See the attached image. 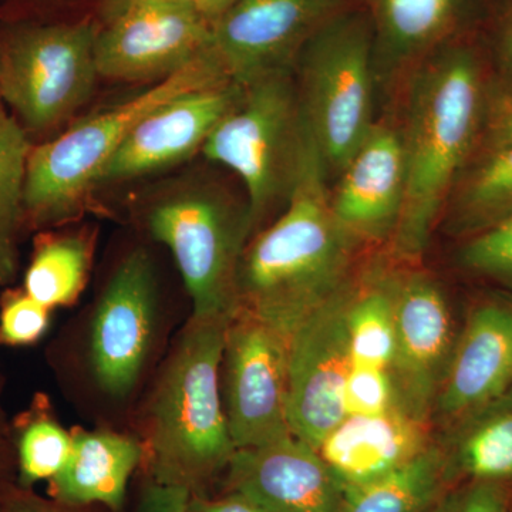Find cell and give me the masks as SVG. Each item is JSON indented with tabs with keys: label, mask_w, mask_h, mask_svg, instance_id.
I'll return each instance as SVG.
<instances>
[{
	"label": "cell",
	"mask_w": 512,
	"mask_h": 512,
	"mask_svg": "<svg viewBox=\"0 0 512 512\" xmlns=\"http://www.w3.org/2000/svg\"><path fill=\"white\" fill-rule=\"evenodd\" d=\"M441 441L451 484L512 485V389L448 424Z\"/></svg>",
	"instance_id": "obj_22"
},
{
	"label": "cell",
	"mask_w": 512,
	"mask_h": 512,
	"mask_svg": "<svg viewBox=\"0 0 512 512\" xmlns=\"http://www.w3.org/2000/svg\"><path fill=\"white\" fill-rule=\"evenodd\" d=\"M458 333L443 286L429 272L400 264L396 340L390 375L397 407L429 424L453 359Z\"/></svg>",
	"instance_id": "obj_11"
},
{
	"label": "cell",
	"mask_w": 512,
	"mask_h": 512,
	"mask_svg": "<svg viewBox=\"0 0 512 512\" xmlns=\"http://www.w3.org/2000/svg\"><path fill=\"white\" fill-rule=\"evenodd\" d=\"M312 146L293 69H286L242 86L237 103L201 151L241 178L249 225L256 234L274 212L284 210Z\"/></svg>",
	"instance_id": "obj_5"
},
{
	"label": "cell",
	"mask_w": 512,
	"mask_h": 512,
	"mask_svg": "<svg viewBox=\"0 0 512 512\" xmlns=\"http://www.w3.org/2000/svg\"><path fill=\"white\" fill-rule=\"evenodd\" d=\"M303 117L329 184L370 128L379 100L369 19L348 6L320 26L293 64Z\"/></svg>",
	"instance_id": "obj_6"
},
{
	"label": "cell",
	"mask_w": 512,
	"mask_h": 512,
	"mask_svg": "<svg viewBox=\"0 0 512 512\" xmlns=\"http://www.w3.org/2000/svg\"><path fill=\"white\" fill-rule=\"evenodd\" d=\"M222 82L232 80L214 50L208 49L180 72L32 148L26 171L25 214L36 224L69 220L83 207L104 167L141 119L178 94Z\"/></svg>",
	"instance_id": "obj_4"
},
{
	"label": "cell",
	"mask_w": 512,
	"mask_h": 512,
	"mask_svg": "<svg viewBox=\"0 0 512 512\" xmlns=\"http://www.w3.org/2000/svg\"><path fill=\"white\" fill-rule=\"evenodd\" d=\"M73 450L70 436L56 421H29L19 437L20 477L25 484L52 480L66 466Z\"/></svg>",
	"instance_id": "obj_27"
},
{
	"label": "cell",
	"mask_w": 512,
	"mask_h": 512,
	"mask_svg": "<svg viewBox=\"0 0 512 512\" xmlns=\"http://www.w3.org/2000/svg\"><path fill=\"white\" fill-rule=\"evenodd\" d=\"M512 217V147L480 151L454 184L440 224L467 239Z\"/></svg>",
	"instance_id": "obj_23"
},
{
	"label": "cell",
	"mask_w": 512,
	"mask_h": 512,
	"mask_svg": "<svg viewBox=\"0 0 512 512\" xmlns=\"http://www.w3.org/2000/svg\"><path fill=\"white\" fill-rule=\"evenodd\" d=\"M141 458L143 447L130 437L109 431L76 434L69 461L50 480L53 494L70 505L96 503L119 510Z\"/></svg>",
	"instance_id": "obj_21"
},
{
	"label": "cell",
	"mask_w": 512,
	"mask_h": 512,
	"mask_svg": "<svg viewBox=\"0 0 512 512\" xmlns=\"http://www.w3.org/2000/svg\"><path fill=\"white\" fill-rule=\"evenodd\" d=\"M157 325L156 271L143 249L128 254L104 289L90 329L94 380L111 397H126L143 375Z\"/></svg>",
	"instance_id": "obj_13"
},
{
	"label": "cell",
	"mask_w": 512,
	"mask_h": 512,
	"mask_svg": "<svg viewBox=\"0 0 512 512\" xmlns=\"http://www.w3.org/2000/svg\"><path fill=\"white\" fill-rule=\"evenodd\" d=\"M508 147H512V72H490L477 153Z\"/></svg>",
	"instance_id": "obj_30"
},
{
	"label": "cell",
	"mask_w": 512,
	"mask_h": 512,
	"mask_svg": "<svg viewBox=\"0 0 512 512\" xmlns=\"http://www.w3.org/2000/svg\"><path fill=\"white\" fill-rule=\"evenodd\" d=\"M511 512H512V507H511Z\"/></svg>",
	"instance_id": "obj_40"
},
{
	"label": "cell",
	"mask_w": 512,
	"mask_h": 512,
	"mask_svg": "<svg viewBox=\"0 0 512 512\" xmlns=\"http://www.w3.org/2000/svg\"><path fill=\"white\" fill-rule=\"evenodd\" d=\"M512 389V301L490 298L471 309L434 413L453 423Z\"/></svg>",
	"instance_id": "obj_19"
},
{
	"label": "cell",
	"mask_w": 512,
	"mask_h": 512,
	"mask_svg": "<svg viewBox=\"0 0 512 512\" xmlns=\"http://www.w3.org/2000/svg\"><path fill=\"white\" fill-rule=\"evenodd\" d=\"M157 242L173 254L192 316L232 318L238 311V269L251 237L247 202L215 192H184L157 202L147 217Z\"/></svg>",
	"instance_id": "obj_7"
},
{
	"label": "cell",
	"mask_w": 512,
	"mask_h": 512,
	"mask_svg": "<svg viewBox=\"0 0 512 512\" xmlns=\"http://www.w3.org/2000/svg\"><path fill=\"white\" fill-rule=\"evenodd\" d=\"M92 22L16 33L0 50L2 97L26 128L59 126L89 99L99 72Z\"/></svg>",
	"instance_id": "obj_8"
},
{
	"label": "cell",
	"mask_w": 512,
	"mask_h": 512,
	"mask_svg": "<svg viewBox=\"0 0 512 512\" xmlns=\"http://www.w3.org/2000/svg\"><path fill=\"white\" fill-rule=\"evenodd\" d=\"M8 512H59L35 500H19L10 505Z\"/></svg>",
	"instance_id": "obj_37"
},
{
	"label": "cell",
	"mask_w": 512,
	"mask_h": 512,
	"mask_svg": "<svg viewBox=\"0 0 512 512\" xmlns=\"http://www.w3.org/2000/svg\"><path fill=\"white\" fill-rule=\"evenodd\" d=\"M188 512H268L245 495L234 493L217 501L191 500Z\"/></svg>",
	"instance_id": "obj_35"
},
{
	"label": "cell",
	"mask_w": 512,
	"mask_h": 512,
	"mask_svg": "<svg viewBox=\"0 0 512 512\" xmlns=\"http://www.w3.org/2000/svg\"><path fill=\"white\" fill-rule=\"evenodd\" d=\"M431 443L427 424L396 407L375 416H345L316 450L348 490L387 476Z\"/></svg>",
	"instance_id": "obj_20"
},
{
	"label": "cell",
	"mask_w": 512,
	"mask_h": 512,
	"mask_svg": "<svg viewBox=\"0 0 512 512\" xmlns=\"http://www.w3.org/2000/svg\"><path fill=\"white\" fill-rule=\"evenodd\" d=\"M451 485L443 448L431 443L387 476L345 490L342 512H431Z\"/></svg>",
	"instance_id": "obj_24"
},
{
	"label": "cell",
	"mask_w": 512,
	"mask_h": 512,
	"mask_svg": "<svg viewBox=\"0 0 512 512\" xmlns=\"http://www.w3.org/2000/svg\"><path fill=\"white\" fill-rule=\"evenodd\" d=\"M362 262V261H360ZM357 269V268H356ZM355 274L286 340V406L293 437L318 448L345 419L350 369L349 309Z\"/></svg>",
	"instance_id": "obj_9"
},
{
	"label": "cell",
	"mask_w": 512,
	"mask_h": 512,
	"mask_svg": "<svg viewBox=\"0 0 512 512\" xmlns=\"http://www.w3.org/2000/svg\"><path fill=\"white\" fill-rule=\"evenodd\" d=\"M177 2L185 3V5H190L192 6V8H195L198 10V12H200L202 0H177Z\"/></svg>",
	"instance_id": "obj_38"
},
{
	"label": "cell",
	"mask_w": 512,
	"mask_h": 512,
	"mask_svg": "<svg viewBox=\"0 0 512 512\" xmlns=\"http://www.w3.org/2000/svg\"><path fill=\"white\" fill-rule=\"evenodd\" d=\"M92 264L87 239H49L37 248L25 275V293L47 309L70 305L83 291Z\"/></svg>",
	"instance_id": "obj_25"
},
{
	"label": "cell",
	"mask_w": 512,
	"mask_h": 512,
	"mask_svg": "<svg viewBox=\"0 0 512 512\" xmlns=\"http://www.w3.org/2000/svg\"><path fill=\"white\" fill-rule=\"evenodd\" d=\"M343 399L346 416H375L396 409V389L390 370L352 366Z\"/></svg>",
	"instance_id": "obj_29"
},
{
	"label": "cell",
	"mask_w": 512,
	"mask_h": 512,
	"mask_svg": "<svg viewBox=\"0 0 512 512\" xmlns=\"http://www.w3.org/2000/svg\"><path fill=\"white\" fill-rule=\"evenodd\" d=\"M457 262L468 274L512 289V217L463 239Z\"/></svg>",
	"instance_id": "obj_28"
},
{
	"label": "cell",
	"mask_w": 512,
	"mask_h": 512,
	"mask_svg": "<svg viewBox=\"0 0 512 512\" xmlns=\"http://www.w3.org/2000/svg\"><path fill=\"white\" fill-rule=\"evenodd\" d=\"M363 252L333 215L329 180L313 143L284 210L242 252L238 309L258 316L288 339L309 313L352 278Z\"/></svg>",
	"instance_id": "obj_2"
},
{
	"label": "cell",
	"mask_w": 512,
	"mask_h": 512,
	"mask_svg": "<svg viewBox=\"0 0 512 512\" xmlns=\"http://www.w3.org/2000/svg\"><path fill=\"white\" fill-rule=\"evenodd\" d=\"M228 470L234 493L268 512H342L345 488L318 450L296 437L237 450Z\"/></svg>",
	"instance_id": "obj_18"
},
{
	"label": "cell",
	"mask_w": 512,
	"mask_h": 512,
	"mask_svg": "<svg viewBox=\"0 0 512 512\" xmlns=\"http://www.w3.org/2000/svg\"><path fill=\"white\" fill-rule=\"evenodd\" d=\"M406 194L402 138L396 119L383 116L330 185V207L363 251L389 247Z\"/></svg>",
	"instance_id": "obj_15"
},
{
	"label": "cell",
	"mask_w": 512,
	"mask_h": 512,
	"mask_svg": "<svg viewBox=\"0 0 512 512\" xmlns=\"http://www.w3.org/2000/svg\"><path fill=\"white\" fill-rule=\"evenodd\" d=\"M241 92L239 84L222 82L165 101L128 134L104 167L97 185L150 174L202 150Z\"/></svg>",
	"instance_id": "obj_17"
},
{
	"label": "cell",
	"mask_w": 512,
	"mask_h": 512,
	"mask_svg": "<svg viewBox=\"0 0 512 512\" xmlns=\"http://www.w3.org/2000/svg\"><path fill=\"white\" fill-rule=\"evenodd\" d=\"M286 339L238 309L229 320L220 383L229 434L237 450L293 436L286 406Z\"/></svg>",
	"instance_id": "obj_10"
},
{
	"label": "cell",
	"mask_w": 512,
	"mask_h": 512,
	"mask_svg": "<svg viewBox=\"0 0 512 512\" xmlns=\"http://www.w3.org/2000/svg\"><path fill=\"white\" fill-rule=\"evenodd\" d=\"M32 148L15 117L0 114V285L12 281L16 272V232L25 214L26 171Z\"/></svg>",
	"instance_id": "obj_26"
},
{
	"label": "cell",
	"mask_w": 512,
	"mask_h": 512,
	"mask_svg": "<svg viewBox=\"0 0 512 512\" xmlns=\"http://www.w3.org/2000/svg\"><path fill=\"white\" fill-rule=\"evenodd\" d=\"M212 26L177 0H126L97 32L99 76L121 82L157 83L211 49Z\"/></svg>",
	"instance_id": "obj_12"
},
{
	"label": "cell",
	"mask_w": 512,
	"mask_h": 512,
	"mask_svg": "<svg viewBox=\"0 0 512 512\" xmlns=\"http://www.w3.org/2000/svg\"><path fill=\"white\" fill-rule=\"evenodd\" d=\"M0 76H2V69H0ZM2 100H3V97H2V79H0V114L5 113V111H3V107H2Z\"/></svg>",
	"instance_id": "obj_39"
},
{
	"label": "cell",
	"mask_w": 512,
	"mask_h": 512,
	"mask_svg": "<svg viewBox=\"0 0 512 512\" xmlns=\"http://www.w3.org/2000/svg\"><path fill=\"white\" fill-rule=\"evenodd\" d=\"M231 318L191 316L150 403V448L158 483L197 487L229 466L237 448L222 404L220 370Z\"/></svg>",
	"instance_id": "obj_3"
},
{
	"label": "cell",
	"mask_w": 512,
	"mask_h": 512,
	"mask_svg": "<svg viewBox=\"0 0 512 512\" xmlns=\"http://www.w3.org/2000/svg\"><path fill=\"white\" fill-rule=\"evenodd\" d=\"M49 322L50 309L28 293H16L6 299L0 312V342L10 346L33 345L45 335Z\"/></svg>",
	"instance_id": "obj_31"
},
{
	"label": "cell",
	"mask_w": 512,
	"mask_h": 512,
	"mask_svg": "<svg viewBox=\"0 0 512 512\" xmlns=\"http://www.w3.org/2000/svg\"><path fill=\"white\" fill-rule=\"evenodd\" d=\"M485 57L490 72H512V0H500L495 9Z\"/></svg>",
	"instance_id": "obj_33"
},
{
	"label": "cell",
	"mask_w": 512,
	"mask_h": 512,
	"mask_svg": "<svg viewBox=\"0 0 512 512\" xmlns=\"http://www.w3.org/2000/svg\"><path fill=\"white\" fill-rule=\"evenodd\" d=\"M369 19L379 97L394 99L434 52L468 35L481 0H346Z\"/></svg>",
	"instance_id": "obj_16"
},
{
	"label": "cell",
	"mask_w": 512,
	"mask_h": 512,
	"mask_svg": "<svg viewBox=\"0 0 512 512\" xmlns=\"http://www.w3.org/2000/svg\"><path fill=\"white\" fill-rule=\"evenodd\" d=\"M488 74L487 57L461 37L419 64L394 97L406 194L384 252L399 264L414 265L426 254L454 184L476 156Z\"/></svg>",
	"instance_id": "obj_1"
},
{
	"label": "cell",
	"mask_w": 512,
	"mask_h": 512,
	"mask_svg": "<svg viewBox=\"0 0 512 512\" xmlns=\"http://www.w3.org/2000/svg\"><path fill=\"white\" fill-rule=\"evenodd\" d=\"M512 485L461 481L447 488L431 512H511Z\"/></svg>",
	"instance_id": "obj_32"
},
{
	"label": "cell",
	"mask_w": 512,
	"mask_h": 512,
	"mask_svg": "<svg viewBox=\"0 0 512 512\" xmlns=\"http://www.w3.org/2000/svg\"><path fill=\"white\" fill-rule=\"evenodd\" d=\"M190 503L188 488L156 481L144 491L138 512H188Z\"/></svg>",
	"instance_id": "obj_34"
},
{
	"label": "cell",
	"mask_w": 512,
	"mask_h": 512,
	"mask_svg": "<svg viewBox=\"0 0 512 512\" xmlns=\"http://www.w3.org/2000/svg\"><path fill=\"white\" fill-rule=\"evenodd\" d=\"M346 0H237L212 25L211 49L239 86L259 77L293 69L313 33Z\"/></svg>",
	"instance_id": "obj_14"
},
{
	"label": "cell",
	"mask_w": 512,
	"mask_h": 512,
	"mask_svg": "<svg viewBox=\"0 0 512 512\" xmlns=\"http://www.w3.org/2000/svg\"><path fill=\"white\" fill-rule=\"evenodd\" d=\"M235 2L237 0H202L200 12L212 26Z\"/></svg>",
	"instance_id": "obj_36"
}]
</instances>
